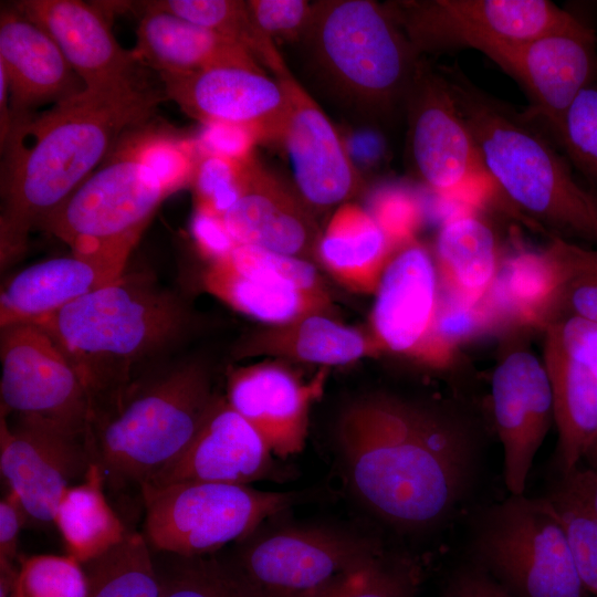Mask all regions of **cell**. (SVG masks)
I'll return each instance as SVG.
<instances>
[{"label": "cell", "instance_id": "obj_1", "mask_svg": "<svg viewBox=\"0 0 597 597\" xmlns=\"http://www.w3.org/2000/svg\"><path fill=\"white\" fill-rule=\"evenodd\" d=\"M337 440L363 504L411 531L432 526L453 510L479 453L476 428L458 408L385 394L347 406Z\"/></svg>", "mask_w": 597, "mask_h": 597}, {"label": "cell", "instance_id": "obj_2", "mask_svg": "<svg viewBox=\"0 0 597 597\" xmlns=\"http://www.w3.org/2000/svg\"><path fill=\"white\" fill-rule=\"evenodd\" d=\"M164 94L140 80L83 92L15 119L2 145L1 270L41 224L100 167L128 128L148 119Z\"/></svg>", "mask_w": 597, "mask_h": 597}, {"label": "cell", "instance_id": "obj_3", "mask_svg": "<svg viewBox=\"0 0 597 597\" xmlns=\"http://www.w3.org/2000/svg\"><path fill=\"white\" fill-rule=\"evenodd\" d=\"M62 348L84 381L93 419L125 387L171 358L196 328L187 300L153 273L127 272L114 281L33 321Z\"/></svg>", "mask_w": 597, "mask_h": 597}, {"label": "cell", "instance_id": "obj_4", "mask_svg": "<svg viewBox=\"0 0 597 597\" xmlns=\"http://www.w3.org/2000/svg\"><path fill=\"white\" fill-rule=\"evenodd\" d=\"M440 71L493 187L542 231L597 244V195L575 180L548 133L480 88L457 63Z\"/></svg>", "mask_w": 597, "mask_h": 597}, {"label": "cell", "instance_id": "obj_5", "mask_svg": "<svg viewBox=\"0 0 597 597\" xmlns=\"http://www.w3.org/2000/svg\"><path fill=\"white\" fill-rule=\"evenodd\" d=\"M201 357L169 359L135 377L94 417L88 444L115 492L142 488L193 440L222 396Z\"/></svg>", "mask_w": 597, "mask_h": 597}, {"label": "cell", "instance_id": "obj_6", "mask_svg": "<svg viewBox=\"0 0 597 597\" xmlns=\"http://www.w3.org/2000/svg\"><path fill=\"white\" fill-rule=\"evenodd\" d=\"M301 41L333 91L374 116L406 104L423 61L387 4L370 0L313 2Z\"/></svg>", "mask_w": 597, "mask_h": 597}, {"label": "cell", "instance_id": "obj_7", "mask_svg": "<svg viewBox=\"0 0 597 597\" xmlns=\"http://www.w3.org/2000/svg\"><path fill=\"white\" fill-rule=\"evenodd\" d=\"M480 565L513 597H588L562 519L548 498L511 495L476 524Z\"/></svg>", "mask_w": 597, "mask_h": 597}, {"label": "cell", "instance_id": "obj_8", "mask_svg": "<svg viewBox=\"0 0 597 597\" xmlns=\"http://www.w3.org/2000/svg\"><path fill=\"white\" fill-rule=\"evenodd\" d=\"M298 496L218 482L145 484L140 490L145 511L142 533L153 551L213 554L296 504Z\"/></svg>", "mask_w": 597, "mask_h": 597}, {"label": "cell", "instance_id": "obj_9", "mask_svg": "<svg viewBox=\"0 0 597 597\" xmlns=\"http://www.w3.org/2000/svg\"><path fill=\"white\" fill-rule=\"evenodd\" d=\"M168 197L153 172L123 146L42 224L72 253L124 264Z\"/></svg>", "mask_w": 597, "mask_h": 597}, {"label": "cell", "instance_id": "obj_10", "mask_svg": "<svg viewBox=\"0 0 597 597\" xmlns=\"http://www.w3.org/2000/svg\"><path fill=\"white\" fill-rule=\"evenodd\" d=\"M387 7L420 55L473 49L503 71L519 46L587 25L548 0L399 1Z\"/></svg>", "mask_w": 597, "mask_h": 597}, {"label": "cell", "instance_id": "obj_11", "mask_svg": "<svg viewBox=\"0 0 597 597\" xmlns=\"http://www.w3.org/2000/svg\"><path fill=\"white\" fill-rule=\"evenodd\" d=\"M260 527L223 554L254 597H325L379 556L363 538L332 528Z\"/></svg>", "mask_w": 597, "mask_h": 597}, {"label": "cell", "instance_id": "obj_12", "mask_svg": "<svg viewBox=\"0 0 597 597\" xmlns=\"http://www.w3.org/2000/svg\"><path fill=\"white\" fill-rule=\"evenodd\" d=\"M0 416L31 417L88 442L90 392L56 342L33 322L1 327Z\"/></svg>", "mask_w": 597, "mask_h": 597}, {"label": "cell", "instance_id": "obj_13", "mask_svg": "<svg viewBox=\"0 0 597 597\" xmlns=\"http://www.w3.org/2000/svg\"><path fill=\"white\" fill-rule=\"evenodd\" d=\"M0 416V470L29 519L53 523L65 490L83 481L94 458L84 439L31 417Z\"/></svg>", "mask_w": 597, "mask_h": 597}, {"label": "cell", "instance_id": "obj_14", "mask_svg": "<svg viewBox=\"0 0 597 597\" xmlns=\"http://www.w3.org/2000/svg\"><path fill=\"white\" fill-rule=\"evenodd\" d=\"M270 69L286 97L277 139L289 153L298 195L311 209L345 203L360 177L342 137L282 56Z\"/></svg>", "mask_w": 597, "mask_h": 597}, {"label": "cell", "instance_id": "obj_15", "mask_svg": "<svg viewBox=\"0 0 597 597\" xmlns=\"http://www.w3.org/2000/svg\"><path fill=\"white\" fill-rule=\"evenodd\" d=\"M405 107L409 161L420 181L450 195L484 177L472 135L440 70L422 61Z\"/></svg>", "mask_w": 597, "mask_h": 597}, {"label": "cell", "instance_id": "obj_16", "mask_svg": "<svg viewBox=\"0 0 597 597\" xmlns=\"http://www.w3.org/2000/svg\"><path fill=\"white\" fill-rule=\"evenodd\" d=\"M491 402L503 448L504 482L511 495H522L534 458L554 422L544 363L524 348L509 350L494 369Z\"/></svg>", "mask_w": 597, "mask_h": 597}, {"label": "cell", "instance_id": "obj_17", "mask_svg": "<svg viewBox=\"0 0 597 597\" xmlns=\"http://www.w3.org/2000/svg\"><path fill=\"white\" fill-rule=\"evenodd\" d=\"M164 95L202 124L223 122L277 139L286 108L280 82L258 63L222 64L184 74H159Z\"/></svg>", "mask_w": 597, "mask_h": 597}, {"label": "cell", "instance_id": "obj_18", "mask_svg": "<svg viewBox=\"0 0 597 597\" xmlns=\"http://www.w3.org/2000/svg\"><path fill=\"white\" fill-rule=\"evenodd\" d=\"M327 375L325 368L304 381L280 363H256L228 374L224 396L274 455L287 458L304 449L311 409L324 392Z\"/></svg>", "mask_w": 597, "mask_h": 597}, {"label": "cell", "instance_id": "obj_19", "mask_svg": "<svg viewBox=\"0 0 597 597\" xmlns=\"http://www.w3.org/2000/svg\"><path fill=\"white\" fill-rule=\"evenodd\" d=\"M597 38L588 25L557 30L521 46L504 70L530 98L524 114L549 134L577 95L597 82Z\"/></svg>", "mask_w": 597, "mask_h": 597}, {"label": "cell", "instance_id": "obj_20", "mask_svg": "<svg viewBox=\"0 0 597 597\" xmlns=\"http://www.w3.org/2000/svg\"><path fill=\"white\" fill-rule=\"evenodd\" d=\"M12 4L53 39L85 90L139 80L136 53L118 44L100 6L80 0H22Z\"/></svg>", "mask_w": 597, "mask_h": 597}, {"label": "cell", "instance_id": "obj_21", "mask_svg": "<svg viewBox=\"0 0 597 597\" xmlns=\"http://www.w3.org/2000/svg\"><path fill=\"white\" fill-rule=\"evenodd\" d=\"M273 455L260 433L229 405L223 394L188 447L146 484L218 482L249 485L272 476Z\"/></svg>", "mask_w": 597, "mask_h": 597}, {"label": "cell", "instance_id": "obj_22", "mask_svg": "<svg viewBox=\"0 0 597 597\" xmlns=\"http://www.w3.org/2000/svg\"><path fill=\"white\" fill-rule=\"evenodd\" d=\"M437 270L429 251L415 240L394 252L375 292L368 329L381 352L416 357L438 307Z\"/></svg>", "mask_w": 597, "mask_h": 597}, {"label": "cell", "instance_id": "obj_23", "mask_svg": "<svg viewBox=\"0 0 597 597\" xmlns=\"http://www.w3.org/2000/svg\"><path fill=\"white\" fill-rule=\"evenodd\" d=\"M222 218L238 244L307 261L317 258L322 233L311 208L253 158L247 163L237 201Z\"/></svg>", "mask_w": 597, "mask_h": 597}, {"label": "cell", "instance_id": "obj_24", "mask_svg": "<svg viewBox=\"0 0 597 597\" xmlns=\"http://www.w3.org/2000/svg\"><path fill=\"white\" fill-rule=\"evenodd\" d=\"M0 67L9 83L13 124L33 107L85 90L53 39L13 4L1 9Z\"/></svg>", "mask_w": 597, "mask_h": 597}, {"label": "cell", "instance_id": "obj_25", "mask_svg": "<svg viewBox=\"0 0 597 597\" xmlns=\"http://www.w3.org/2000/svg\"><path fill=\"white\" fill-rule=\"evenodd\" d=\"M127 264L71 253L13 275L0 295V326L33 322L119 279Z\"/></svg>", "mask_w": 597, "mask_h": 597}, {"label": "cell", "instance_id": "obj_26", "mask_svg": "<svg viewBox=\"0 0 597 597\" xmlns=\"http://www.w3.org/2000/svg\"><path fill=\"white\" fill-rule=\"evenodd\" d=\"M380 353L369 332L345 325L329 313H313L280 325H263L243 335L232 350L237 359L262 356L325 368Z\"/></svg>", "mask_w": 597, "mask_h": 597}, {"label": "cell", "instance_id": "obj_27", "mask_svg": "<svg viewBox=\"0 0 597 597\" xmlns=\"http://www.w3.org/2000/svg\"><path fill=\"white\" fill-rule=\"evenodd\" d=\"M143 8V7H142ZM134 49L140 63L159 74H184L258 60L241 43L168 12L143 8Z\"/></svg>", "mask_w": 597, "mask_h": 597}, {"label": "cell", "instance_id": "obj_28", "mask_svg": "<svg viewBox=\"0 0 597 597\" xmlns=\"http://www.w3.org/2000/svg\"><path fill=\"white\" fill-rule=\"evenodd\" d=\"M543 363L551 381L558 432L556 467L564 476L597 446V376L546 333Z\"/></svg>", "mask_w": 597, "mask_h": 597}, {"label": "cell", "instance_id": "obj_29", "mask_svg": "<svg viewBox=\"0 0 597 597\" xmlns=\"http://www.w3.org/2000/svg\"><path fill=\"white\" fill-rule=\"evenodd\" d=\"M395 248L370 212L352 202L341 205L322 233L317 259L344 286L375 293Z\"/></svg>", "mask_w": 597, "mask_h": 597}, {"label": "cell", "instance_id": "obj_30", "mask_svg": "<svg viewBox=\"0 0 597 597\" xmlns=\"http://www.w3.org/2000/svg\"><path fill=\"white\" fill-rule=\"evenodd\" d=\"M206 292L263 325H280L313 313H331L329 294L298 291L240 272L226 256L201 274Z\"/></svg>", "mask_w": 597, "mask_h": 597}, {"label": "cell", "instance_id": "obj_31", "mask_svg": "<svg viewBox=\"0 0 597 597\" xmlns=\"http://www.w3.org/2000/svg\"><path fill=\"white\" fill-rule=\"evenodd\" d=\"M104 489L103 473L94 462L83 481L65 490L55 512L54 524L67 555L81 564L106 553L130 531L111 506Z\"/></svg>", "mask_w": 597, "mask_h": 597}, {"label": "cell", "instance_id": "obj_32", "mask_svg": "<svg viewBox=\"0 0 597 597\" xmlns=\"http://www.w3.org/2000/svg\"><path fill=\"white\" fill-rule=\"evenodd\" d=\"M496 252L495 234L484 220L468 212L449 217L436 242L442 286L476 303L495 280Z\"/></svg>", "mask_w": 597, "mask_h": 597}, {"label": "cell", "instance_id": "obj_33", "mask_svg": "<svg viewBox=\"0 0 597 597\" xmlns=\"http://www.w3.org/2000/svg\"><path fill=\"white\" fill-rule=\"evenodd\" d=\"M151 555L158 597H254L223 554Z\"/></svg>", "mask_w": 597, "mask_h": 597}, {"label": "cell", "instance_id": "obj_34", "mask_svg": "<svg viewBox=\"0 0 597 597\" xmlns=\"http://www.w3.org/2000/svg\"><path fill=\"white\" fill-rule=\"evenodd\" d=\"M558 266L546 249L520 253L506 261L491 287L495 297L520 317L545 326L558 292Z\"/></svg>", "mask_w": 597, "mask_h": 597}, {"label": "cell", "instance_id": "obj_35", "mask_svg": "<svg viewBox=\"0 0 597 597\" xmlns=\"http://www.w3.org/2000/svg\"><path fill=\"white\" fill-rule=\"evenodd\" d=\"M82 566L87 597H158L151 548L142 532L129 531L119 544Z\"/></svg>", "mask_w": 597, "mask_h": 597}, {"label": "cell", "instance_id": "obj_36", "mask_svg": "<svg viewBox=\"0 0 597 597\" xmlns=\"http://www.w3.org/2000/svg\"><path fill=\"white\" fill-rule=\"evenodd\" d=\"M142 7L168 12L187 22L238 41L264 65L277 53L273 40L258 30L247 1L237 0H157Z\"/></svg>", "mask_w": 597, "mask_h": 597}, {"label": "cell", "instance_id": "obj_37", "mask_svg": "<svg viewBox=\"0 0 597 597\" xmlns=\"http://www.w3.org/2000/svg\"><path fill=\"white\" fill-rule=\"evenodd\" d=\"M548 247L559 269L561 283L547 323L563 316L597 323V249L554 235Z\"/></svg>", "mask_w": 597, "mask_h": 597}, {"label": "cell", "instance_id": "obj_38", "mask_svg": "<svg viewBox=\"0 0 597 597\" xmlns=\"http://www.w3.org/2000/svg\"><path fill=\"white\" fill-rule=\"evenodd\" d=\"M125 147L153 172L168 196L191 185L199 155L196 142L148 133L129 140Z\"/></svg>", "mask_w": 597, "mask_h": 597}, {"label": "cell", "instance_id": "obj_39", "mask_svg": "<svg viewBox=\"0 0 597 597\" xmlns=\"http://www.w3.org/2000/svg\"><path fill=\"white\" fill-rule=\"evenodd\" d=\"M549 136L566 158L597 185V82L577 95Z\"/></svg>", "mask_w": 597, "mask_h": 597}, {"label": "cell", "instance_id": "obj_40", "mask_svg": "<svg viewBox=\"0 0 597 597\" xmlns=\"http://www.w3.org/2000/svg\"><path fill=\"white\" fill-rule=\"evenodd\" d=\"M82 564L70 555H35L21 562L15 597H87Z\"/></svg>", "mask_w": 597, "mask_h": 597}, {"label": "cell", "instance_id": "obj_41", "mask_svg": "<svg viewBox=\"0 0 597 597\" xmlns=\"http://www.w3.org/2000/svg\"><path fill=\"white\" fill-rule=\"evenodd\" d=\"M227 258L247 275L298 291L329 294L311 261L247 244H237Z\"/></svg>", "mask_w": 597, "mask_h": 597}, {"label": "cell", "instance_id": "obj_42", "mask_svg": "<svg viewBox=\"0 0 597 597\" xmlns=\"http://www.w3.org/2000/svg\"><path fill=\"white\" fill-rule=\"evenodd\" d=\"M547 498L567 532L579 579L587 595L597 597V517L559 484Z\"/></svg>", "mask_w": 597, "mask_h": 597}, {"label": "cell", "instance_id": "obj_43", "mask_svg": "<svg viewBox=\"0 0 597 597\" xmlns=\"http://www.w3.org/2000/svg\"><path fill=\"white\" fill-rule=\"evenodd\" d=\"M248 161L199 151L191 181L196 209L223 217L240 195Z\"/></svg>", "mask_w": 597, "mask_h": 597}, {"label": "cell", "instance_id": "obj_44", "mask_svg": "<svg viewBox=\"0 0 597 597\" xmlns=\"http://www.w3.org/2000/svg\"><path fill=\"white\" fill-rule=\"evenodd\" d=\"M417 573L406 564H386L376 557L325 597H413Z\"/></svg>", "mask_w": 597, "mask_h": 597}, {"label": "cell", "instance_id": "obj_45", "mask_svg": "<svg viewBox=\"0 0 597 597\" xmlns=\"http://www.w3.org/2000/svg\"><path fill=\"white\" fill-rule=\"evenodd\" d=\"M247 4L254 25L272 40H302L313 17V3L304 0H250Z\"/></svg>", "mask_w": 597, "mask_h": 597}, {"label": "cell", "instance_id": "obj_46", "mask_svg": "<svg viewBox=\"0 0 597 597\" xmlns=\"http://www.w3.org/2000/svg\"><path fill=\"white\" fill-rule=\"evenodd\" d=\"M388 237L395 250L413 241L420 219L417 203L407 195L381 191L367 209Z\"/></svg>", "mask_w": 597, "mask_h": 597}, {"label": "cell", "instance_id": "obj_47", "mask_svg": "<svg viewBox=\"0 0 597 597\" xmlns=\"http://www.w3.org/2000/svg\"><path fill=\"white\" fill-rule=\"evenodd\" d=\"M203 127L196 140L200 153L211 154L235 161L252 158L259 135L250 127L232 123L211 122Z\"/></svg>", "mask_w": 597, "mask_h": 597}, {"label": "cell", "instance_id": "obj_48", "mask_svg": "<svg viewBox=\"0 0 597 597\" xmlns=\"http://www.w3.org/2000/svg\"><path fill=\"white\" fill-rule=\"evenodd\" d=\"M563 350L597 376V323L578 316H563L544 326Z\"/></svg>", "mask_w": 597, "mask_h": 597}, {"label": "cell", "instance_id": "obj_49", "mask_svg": "<svg viewBox=\"0 0 597 597\" xmlns=\"http://www.w3.org/2000/svg\"><path fill=\"white\" fill-rule=\"evenodd\" d=\"M191 233L208 263L228 256L238 244L222 217L200 209H195Z\"/></svg>", "mask_w": 597, "mask_h": 597}, {"label": "cell", "instance_id": "obj_50", "mask_svg": "<svg viewBox=\"0 0 597 597\" xmlns=\"http://www.w3.org/2000/svg\"><path fill=\"white\" fill-rule=\"evenodd\" d=\"M444 597H513L480 565L462 568L451 579Z\"/></svg>", "mask_w": 597, "mask_h": 597}, {"label": "cell", "instance_id": "obj_51", "mask_svg": "<svg viewBox=\"0 0 597 597\" xmlns=\"http://www.w3.org/2000/svg\"><path fill=\"white\" fill-rule=\"evenodd\" d=\"M29 517L18 498L8 491L0 501V561L13 562L19 533Z\"/></svg>", "mask_w": 597, "mask_h": 597}, {"label": "cell", "instance_id": "obj_52", "mask_svg": "<svg viewBox=\"0 0 597 597\" xmlns=\"http://www.w3.org/2000/svg\"><path fill=\"white\" fill-rule=\"evenodd\" d=\"M585 468H576L558 482L597 517V447L584 459Z\"/></svg>", "mask_w": 597, "mask_h": 597}]
</instances>
